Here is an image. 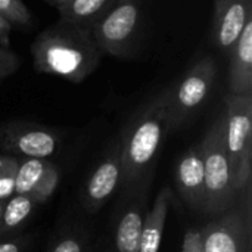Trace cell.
<instances>
[{"label": "cell", "instance_id": "cell-27", "mask_svg": "<svg viewBox=\"0 0 252 252\" xmlns=\"http://www.w3.org/2000/svg\"><path fill=\"white\" fill-rule=\"evenodd\" d=\"M3 205H4V201H0V217H1V211H3Z\"/></svg>", "mask_w": 252, "mask_h": 252}, {"label": "cell", "instance_id": "cell-14", "mask_svg": "<svg viewBox=\"0 0 252 252\" xmlns=\"http://www.w3.org/2000/svg\"><path fill=\"white\" fill-rule=\"evenodd\" d=\"M117 0H72L61 7L59 18L71 24L93 30L114 7Z\"/></svg>", "mask_w": 252, "mask_h": 252}, {"label": "cell", "instance_id": "cell-16", "mask_svg": "<svg viewBox=\"0 0 252 252\" xmlns=\"http://www.w3.org/2000/svg\"><path fill=\"white\" fill-rule=\"evenodd\" d=\"M35 202L30 195L13 193L4 201L1 217H0V238L19 229L32 214Z\"/></svg>", "mask_w": 252, "mask_h": 252}, {"label": "cell", "instance_id": "cell-12", "mask_svg": "<svg viewBox=\"0 0 252 252\" xmlns=\"http://www.w3.org/2000/svg\"><path fill=\"white\" fill-rule=\"evenodd\" d=\"M229 93L252 94V19L229 53Z\"/></svg>", "mask_w": 252, "mask_h": 252}, {"label": "cell", "instance_id": "cell-3", "mask_svg": "<svg viewBox=\"0 0 252 252\" xmlns=\"http://www.w3.org/2000/svg\"><path fill=\"white\" fill-rule=\"evenodd\" d=\"M204 162L205 207L210 214H223L235 199L232 170L224 146V115H220L198 145Z\"/></svg>", "mask_w": 252, "mask_h": 252}, {"label": "cell", "instance_id": "cell-15", "mask_svg": "<svg viewBox=\"0 0 252 252\" xmlns=\"http://www.w3.org/2000/svg\"><path fill=\"white\" fill-rule=\"evenodd\" d=\"M143 202H133L121 216L117 233L115 247L117 252H139L142 227H143Z\"/></svg>", "mask_w": 252, "mask_h": 252}, {"label": "cell", "instance_id": "cell-10", "mask_svg": "<svg viewBox=\"0 0 252 252\" xmlns=\"http://www.w3.org/2000/svg\"><path fill=\"white\" fill-rule=\"evenodd\" d=\"M123 167H121V152L120 146L112 149L105 159L94 168L92 176L86 183L84 198L86 207L90 211L99 210L115 192L121 183Z\"/></svg>", "mask_w": 252, "mask_h": 252}, {"label": "cell", "instance_id": "cell-7", "mask_svg": "<svg viewBox=\"0 0 252 252\" xmlns=\"http://www.w3.org/2000/svg\"><path fill=\"white\" fill-rule=\"evenodd\" d=\"M0 148L16 158L47 159L59 148L55 131L35 123L13 121L0 128Z\"/></svg>", "mask_w": 252, "mask_h": 252}, {"label": "cell", "instance_id": "cell-18", "mask_svg": "<svg viewBox=\"0 0 252 252\" xmlns=\"http://www.w3.org/2000/svg\"><path fill=\"white\" fill-rule=\"evenodd\" d=\"M59 170L53 162H49L41 180L37 183V186L32 189V192L30 193V196L32 198V201L35 202V205H41L44 204L56 190L58 185H59Z\"/></svg>", "mask_w": 252, "mask_h": 252}, {"label": "cell", "instance_id": "cell-8", "mask_svg": "<svg viewBox=\"0 0 252 252\" xmlns=\"http://www.w3.org/2000/svg\"><path fill=\"white\" fill-rule=\"evenodd\" d=\"M201 233L204 252H250V230L238 210H227Z\"/></svg>", "mask_w": 252, "mask_h": 252}, {"label": "cell", "instance_id": "cell-19", "mask_svg": "<svg viewBox=\"0 0 252 252\" xmlns=\"http://www.w3.org/2000/svg\"><path fill=\"white\" fill-rule=\"evenodd\" d=\"M19 158L13 155H0V201H7L15 193V176Z\"/></svg>", "mask_w": 252, "mask_h": 252}, {"label": "cell", "instance_id": "cell-2", "mask_svg": "<svg viewBox=\"0 0 252 252\" xmlns=\"http://www.w3.org/2000/svg\"><path fill=\"white\" fill-rule=\"evenodd\" d=\"M168 92L170 87L148 100L126 128L120 146L123 167L121 183L126 186L134 185L149 171L161 149L165 133L170 130L167 114Z\"/></svg>", "mask_w": 252, "mask_h": 252}, {"label": "cell", "instance_id": "cell-17", "mask_svg": "<svg viewBox=\"0 0 252 252\" xmlns=\"http://www.w3.org/2000/svg\"><path fill=\"white\" fill-rule=\"evenodd\" d=\"M49 162V159L19 158V165L15 176V193L30 195L37 183L41 180Z\"/></svg>", "mask_w": 252, "mask_h": 252}, {"label": "cell", "instance_id": "cell-5", "mask_svg": "<svg viewBox=\"0 0 252 252\" xmlns=\"http://www.w3.org/2000/svg\"><path fill=\"white\" fill-rule=\"evenodd\" d=\"M148 0H117L109 13L92 30L103 55L127 59L133 55Z\"/></svg>", "mask_w": 252, "mask_h": 252}, {"label": "cell", "instance_id": "cell-11", "mask_svg": "<svg viewBox=\"0 0 252 252\" xmlns=\"http://www.w3.org/2000/svg\"><path fill=\"white\" fill-rule=\"evenodd\" d=\"M177 189L183 199L196 210L205 207V183H204V162L199 146H192L177 162L176 168Z\"/></svg>", "mask_w": 252, "mask_h": 252}, {"label": "cell", "instance_id": "cell-23", "mask_svg": "<svg viewBox=\"0 0 252 252\" xmlns=\"http://www.w3.org/2000/svg\"><path fill=\"white\" fill-rule=\"evenodd\" d=\"M52 252H83V247L75 238H63L53 247Z\"/></svg>", "mask_w": 252, "mask_h": 252}, {"label": "cell", "instance_id": "cell-20", "mask_svg": "<svg viewBox=\"0 0 252 252\" xmlns=\"http://www.w3.org/2000/svg\"><path fill=\"white\" fill-rule=\"evenodd\" d=\"M0 13L12 25L27 27L31 24V12L22 0H0Z\"/></svg>", "mask_w": 252, "mask_h": 252}, {"label": "cell", "instance_id": "cell-26", "mask_svg": "<svg viewBox=\"0 0 252 252\" xmlns=\"http://www.w3.org/2000/svg\"><path fill=\"white\" fill-rule=\"evenodd\" d=\"M46 3H49L50 6H53V7H56V10H59L61 7H63V6H66L69 1H72V0H44Z\"/></svg>", "mask_w": 252, "mask_h": 252}, {"label": "cell", "instance_id": "cell-21", "mask_svg": "<svg viewBox=\"0 0 252 252\" xmlns=\"http://www.w3.org/2000/svg\"><path fill=\"white\" fill-rule=\"evenodd\" d=\"M19 66V58L10 49H4L0 46V80L7 78L13 72H16Z\"/></svg>", "mask_w": 252, "mask_h": 252}, {"label": "cell", "instance_id": "cell-22", "mask_svg": "<svg viewBox=\"0 0 252 252\" xmlns=\"http://www.w3.org/2000/svg\"><path fill=\"white\" fill-rule=\"evenodd\" d=\"M182 252H204L199 230H188L183 239Z\"/></svg>", "mask_w": 252, "mask_h": 252}, {"label": "cell", "instance_id": "cell-4", "mask_svg": "<svg viewBox=\"0 0 252 252\" xmlns=\"http://www.w3.org/2000/svg\"><path fill=\"white\" fill-rule=\"evenodd\" d=\"M224 146L236 192L251 180L252 94H227L224 111Z\"/></svg>", "mask_w": 252, "mask_h": 252}, {"label": "cell", "instance_id": "cell-13", "mask_svg": "<svg viewBox=\"0 0 252 252\" xmlns=\"http://www.w3.org/2000/svg\"><path fill=\"white\" fill-rule=\"evenodd\" d=\"M170 199L171 193L168 188H162L158 196L155 198V202L149 213L146 214L143 220L142 227V236H140V245L139 252H158L162 241V233L168 216L170 208Z\"/></svg>", "mask_w": 252, "mask_h": 252}, {"label": "cell", "instance_id": "cell-9", "mask_svg": "<svg viewBox=\"0 0 252 252\" xmlns=\"http://www.w3.org/2000/svg\"><path fill=\"white\" fill-rule=\"evenodd\" d=\"M252 19V0H214L211 41L229 55L242 30Z\"/></svg>", "mask_w": 252, "mask_h": 252}, {"label": "cell", "instance_id": "cell-24", "mask_svg": "<svg viewBox=\"0 0 252 252\" xmlns=\"http://www.w3.org/2000/svg\"><path fill=\"white\" fill-rule=\"evenodd\" d=\"M12 24L0 13V46L4 49L10 47V32H12Z\"/></svg>", "mask_w": 252, "mask_h": 252}, {"label": "cell", "instance_id": "cell-1", "mask_svg": "<svg viewBox=\"0 0 252 252\" xmlns=\"http://www.w3.org/2000/svg\"><path fill=\"white\" fill-rule=\"evenodd\" d=\"M31 56L37 72L81 83L99 66L103 53L92 30L59 18L35 37Z\"/></svg>", "mask_w": 252, "mask_h": 252}, {"label": "cell", "instance_id": "cell-6", "mask_svg": "<svg viewBox=\"0 0 252 252\" xmlns=\"http://www.w3.org/2000/svg\"><path fill=\"white\" fill-rule=\"evenodd\" d=\"M217 75L214 56H202L185 72L182 80L168 92V124L170 128L182 126L207 100Z\"/></svg>", "mask_w": 252, "mask_h": 252}, {"label": "cell", "instance_id": "cell-25", "mask_svg": "<svg viewBox=\"0 0 252 252\" xmlns=\"http://www.w3.org/2000/svg\"><path fill=\"white\" fill-rule=\"evenodd\" d=\"M0 252H21V245L18 242H1Z\"/></svg>", "mask_w": 252, "mask_h": 252}]
</instances>
